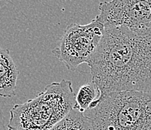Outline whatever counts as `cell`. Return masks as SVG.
Masks as SVG:
<instances>
[{
	"label": "cell",
	"instance_id": "cell-4",
	"mask_svg": "<svg viewBox=\"0 0 151 130\" xmlns=\"http://www.w3.org/2000/svg\"><path fill=\"white\" fill-rule=\"evenodd\" d=\"M105 32V26L95 17L90 24L67 26L52 53L74 72L81 64L88 63L96 51Z\"/></svg>",
	"mask_w": 151,
	"mask_h": 130
},
{
	"label": "cell",
	"instance_id": "cell-5",
	"mask_svg": "<svg viewBox=\"0 0 151 130\" xmlns=\"http://www.w3.org/2000/svg\"><path fill=\"white\" fill-rule=\"evenodd\" d=\"M96 18L105 27L132 30L151 29V0H112L101 2Z\"/></svg>",
	"mask_w": 151,
	"mask_h": 130
},
{
	"label": "cell",
	"instance_id": "cell-7",
	"mask_svg": "<svg viewBox=\"0 0 151 130\" xmlns=\"http://www.w3.org/2000/svg\"><path fill=\"white\" fill-rule=\"evenodd\" d=\"M49 130H94L93 120L85 113L72 109L68 115Z\"/></svg>",
	"mask_w": 151,
	"mask_h": 130
},
{
	"label": "cell",
	"instance_id": "cell-2",
	"mask_svg": "<svg viewBox=\"0 0 151 130\" xmlns=\"http://www.w3.org/2000/svg\"><path fill=\"white\" fill-rule=\"evenodd\" d=\"M86 114L94 130H151V94L121 91L100 96Z\"/></svg>",
	"mask_w": 151,
	"mask_h": 130
},
{
	"label": "cell",
	"instance_id": "cell-8",
	"mask_svg": "<svg viewBox=\"0 0 151 130\" xmlns=\"http://www.w3.org/2000/svg\"><path fill=\"white\" fill-rule=\"evenodd\" d=\"M100 97V91L93 81L81 86L75 96L74 108L84 113L90 109V106L94 101Z\"/></svg>",
	"mask_w": 151,
	"mask_h": 130
},
{
	"label": "cell",
	"instance_id": "cell-3",
	"mask_svg": "<svg viewBox=\"0 0 151 130\" xmlns=\"http://www.w3.org/2000/svg\"><path fill=\"white\" fill-rule=\"evenodd\" d=\"M75 96L71 80L53 82L35 98L12 108L8 128L50 129L74 108Z\"/></svg>",
	"mask_w": 151,
	"mask_h": 130
},
{
	"label": "cell",
	"instance_id": "cell-6",
	"mask_svg": "<svg viewBox=\"0 0 151 130\" xmlns=\"http://www.w3.org/2000/svg\"><path fill=\"white\" fill-rule=\"evenodd\" d=\"M19 72L10 54V50L0 47V96H15Z\"/></svg>",
	"mask_w": 151,
	"mask_h": 130
},
{
	"label": "cell",
	"instance_id": "cell-1",
	"mask_svg": "<svg viewBox=\"0 0 151 130\" xmlns=\"http://www.w3.org/2000/svg\"><path fill=\"white\" fill-rule=\"evenodd\" d=\"M87 65L100 96L121 91L151 94V29L105 27Z\"/></svg>",
	"mask_w": 151,
	"mask_h": 130
},
{
	"label": "cell",
	"instance_id": "cell-9",
	"mask_svg": "<svg viewBox=\"0 0 151 130\" xmlns=\"http://www.w3.org/2000/svg\"><path fill=\"white\" fill-rule=\"evenodd\" d=\"M8 130H20V129H11V128H8Z\"/></svg>",
	"mask_w": 151,
	"mask_h": 130
}]
</instances>
